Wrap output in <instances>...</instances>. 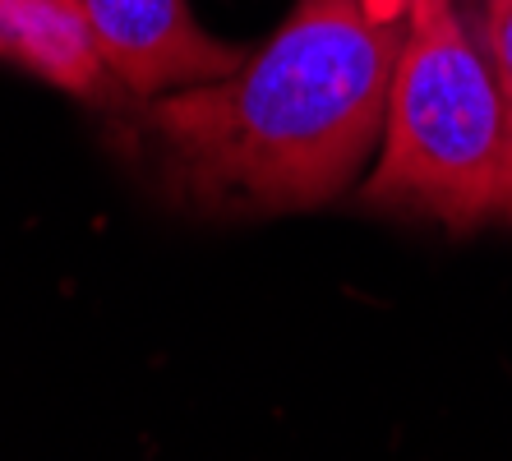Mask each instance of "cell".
Masks as SVG:
<instances>
[{"label":"cell","instance_id":"obj_5","mask_svg":"<svg viewBox=\"0 0 512 461\" xmlns=\"http://www.w3.org/2000/svg\"><path fill=\"white\" fill-rule=\"evenodd\" d=\"M480 42H485V56L494 65V79H499L503 102H508V116H512V0H485Z\"/></svg>","mask_w":512,"mask_h":461},{"label":"cell","instance_id":"obj_4","mask_svg":"<svg viewBox=\"0 0 512 461\" xmlns=\"http://www.w3.org/2000/svg\"><path fill=\"white\" fill-rule=\"evenodd\" d=\"M0 60H14L74 97H116L74 0H0Z\"/></svg>","mask_w":512,"mask_h":461},{"label":"cell","instance_id":"obj_2","mask_svg":"<svg viewBox=\"0 0 512 461\" xmlns=\"http://www.w3.org/2000/svg\"><path fill=\"white\" fill-rule=\"evenodd\" d=\"M360 203L448 231L512 222V116L457 0H411Z\"/></svg>","mask_w":512,"mask_h":461},{"label":"cell","instance_id":"obj_1","mask_svg":"<svg viewBox=\"0 0 512 461\" xmlns=\"http://www.w3.org/2000/svg\"><path fill=\"white\" fill-rule=\"evenodd\" d=\"M402 37L365 0H296L240 70L153 102L171 194L259 217L342 199L379 153Z\"/></svg>","mask_w":512,"mask_h":461},{"label":"cell","instance_id":"obj_3","mask_svg":"<svg viewBox=\"0 0 512 461\" xmlns=\"http://www.w3.org/2000/svg\"><path fill=\"white\" fill-rule=\"evenodd\" d=\"M120 93L157 102L240 70L245 51L213 37L190 0H74Z\"/></svg>","mask_w":512,"mask_h":461},{"label":"cell","instance_id":"obj_6","mask_svg":"<svg viewBox=\"0 0 512 461\" xmlns=\"http://www.w3.org/2000/svg\"><path fill=\"white\" fill-rule=\"evenodd\" d=\"M379 19H406V10H411V0H365Z\"/></svg>","mask_w":512,"mask_h":461}]
</instances>
